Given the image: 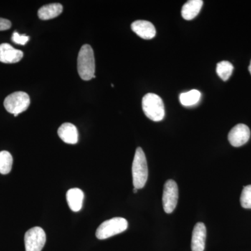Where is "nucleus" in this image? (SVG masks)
I'll return each mask as SVG.
<instances>
[{
    "label": "nucleus",
    "mask_w": 251,
    "mask_h": 251,
    "mask_svg": "<svg viewBox=\"0 0 251 251\" xmlns=\"http://www.w3.org/2000/svg\"><path fill=\"white\" fill-rule=\"evenodd\" d=\"M77 72L83 80L95 77V59L93 49L88 44L82 46L77 56Z\"/></svg>",
    "instance_id": "f257e3e1"
},
{
    "label": "nucleus",
    "mask_w": 251,
    "mask_h": 251,
    "mask_svg": "<svg viewBox=\"0 0 251 251\" xmlns=\"http://www.w3.org/2000/svg\"><path fill=\"white\" fill-rule=\"evenodd\" d=\"M133 184L137 189L143 188L148 178V167L146 156L141 148H137L132 166Z\"/></svg>",
    "instance_id": "f03ea898"
},
{
    "label": "nucleus",
    "mask_w": 251,
    "mask_h": 251,
    "mask_svg": "<svg viewBox=\"0 0 251 251\" xmlns=\"http://www.w3.org/2000/svg\"><path fill=\"white\" fill-rule=\"evenodd\" d=\"M143 110L145 115L153 122H160L165 117L163 100L156 94L149 93L143 97Z\"/></svg>",
    "instance_id": "7ed1b4c3"
},
{
    "label": "nucleus",
    "mask_w": 251,
    "mask_h": 251,
    "mask_svg": "<svg viewBox=\"0 0 251 251\" xmlns=\"http://www.w3.org/2000/svg\"><path fill=\"white\" fill-rule=\"evenodd\" d=\"M128 228V221L122 217L107 220L99 226L96 236L100 240L108 239L125 232Z\"/></svg>",
    "instance_id": "20e7f679"
},
{
    "label": "nucleus",
    "mask_w": 251,
    "mask_h": 251,
    "mask_svg": "<svg viewBox=\"0 0 251 251\" xmlns=\"http://www.w3.org/2000/svg\"><path fill=\"white\" fill-rule=\"evenodd\" d=\"M30 99L26 92H16L10 94L4 101V108L9 113L17 117L29 108Z\"/></svg>",
    "instance_id": "39448f33"
},
{
    "label": "nucleus",
    "mask_w": 251,
    "mask_h": 251,
    "mask_svg": "<svg viewBox=\"0 0 251 251\" xmlns=\"http://www.w3.org/2000/svg\"><path fill=\"white\" fill-rule=\"evenodd\" d=\"M46 242V232L40 227H32L25 234L26 251H41Z\"/></svg>",
    "instance_id": "423d86ee"
},
{
    "label": "nucleus",
    "mask_w": 251,
    "mask_h": 251,
    "mask_svg": "<svg viewBox=\"0 0 251 251\" xmlns=\"http://www.w3.org/2000/svg\"><path fill=\"white\" fill-rule=\"evenodd\" d=\"M179 198L178 186L174 180H168L163 188V206L167 214H171L176 208Z\"/></svg>",
    "instance_id": "0eeeda50"
},
{
    "label": "nucleus",
    "mask_w": 251,
    "mask_h": 251,
    "mask_svg": "<svg viewBox=\"0 0 251 251\" xmlns=\"http://www.w3.org/2000/svg\"><path fill=\"white\" fill-rule=\"evenodd\" d=\"M251 137V130L247 125L239 124L236 125L229 131V143L235 148L242 146L249 141Z\"/></svg>",
    "instance_id": "6e6552de"
},
{
    "label": "nucleus",
    "mask_w": 251,
    "mask_h": 251,
    "mask_svg": "<svg viewBox=\"0 0 251 251\" xmlns=\"http://www.w3.org/2000/svg\"><path fill=\"white\" fill-rule=\"evenodd\" d=\"M23 57V52L15 49L9 44H0V62L5 64H15L20 62Z\"/></svg>",
    "instance_id": "1a4fd4ad"
},
{
    "label": "nucleus",
    "mask_w": 251,
    "mask_h": 251,
    "mask_svg": "<svg viewBox=\"0 0 251 251\" xmlns=\"http://www.w3.org/2000/svg\"><path fill=\"white\" fill-rule=\"evenodd\" d=\"M132 30L142 39L150 40L156 36V29L152 23L147 21H135L131 24Z\"/></svg>",
    "instance_id": "9d476101"
},
{
    "label": "nucleus",
    "mask_w": 251,
    "mask_h": 251,
    "mask_svg": "<svg viewBox=\"0 0 251 251\" xmlns=\"http://www.w3.org/2000/svg\"><path fill=\"white\" fill-rule=\"evenodd\" d=\"M206 229L203 223H198L195 226L191 240L192 251H204L205 248Z\"/></svg>",
    "instance_id": "9b49d317"
},
{
    "label": "nucleus",
    "mask_w": 251,
    "mask_h": 251,
    "mask_svg": "<svg viewBox=\"0 0 251 251\" xmlns=\"http://www.w3.org/2000/svg\"><path fill=\"white\" fill-rule=\"evenodd\" d=\"M57 133L61 140L65 143L75 145L78 142V131L75 126L72 124H63L57 130Z\"/></svg>",
    "instance_id": "f8f14e48"
},
{
    "label": "nucleus",
    "mask_w": 251,
    "mask_h": 251,
    "mask_svg": "<svg viewBox=\"0 0 251 251\" xmlns=\"http://www.w3.org/2000/svg\"><path fill=\"white\" fill-rule=\"evenodd\" d=\"M67 201L69 208L74 212H77L82 207L84 201L83 191L77 188L69 190L67 193Z\"/></svg>",
    "instance_id": "ddd939ff"
},
{
    "label": "nucleus",
    "mask_w": 251,
    "mask_h": 251,
    "mask_svg": "<svg viewBox=\"0 0 251 251\" xmlns=\"http://www.w3.org/2000/svg\"><path fill=\"white\" fill-rule=\"evenodd\" d=\"M202 0H190L183 6L181 16L186 21H191L196 17L202 9Z\"/></svg>",
    "instance_id": "4468645a"
},
{
    "label": "nucleus",
    "mask_w": 251,
    "mask_h": 251,
    "mask_svg": "<svg viewBox=\"0 0 251 251\" xmlns=\"http://www.w3.org/2000/svg\"><path fill=\"white\" fill-rule=\"evenodd\" d=\"M63 11V6L59 3H52L42 6L38 11V16L41 20L47 21L57 17Z\"/></svg>",
    "instance_id": "2eb2a0df"
},
{
    "label": "nucleus",
    "mask_w": 251,
    "mask_h": 251,
    "mask_svg": "<svg viewBox=\"0 0 251 251\" xmlns=\"http://www.w3.org/2000/svg\"><path fill=\"white\" fill-rule=\"evenodd\" d=\"M201 98V93L197 90H193L189 92H184L180 94L179 100L184 106H191L196 105Z\"/></svg>",
    "instance_id": "dca6fc26"
},
{
    "label": "nucleus",
    "mask_w": 251,
    "mask_h": 251,
    "mask_svg": "<svg viewBox=\"0 0 251 251\" xmlns=\"http://www.w3.org/2000/svg\"><path fill=\"white\" fill-rule=\"evenodd\" d=\"M13 165V157L7 151H0V173L9 174Z\"/></svg>",
    "instance_id": "f3484780"
},
{
    "label": "nucleus",
    "mask_w": 251,
    "mask_h": 251,
    "mask_svg": "<svg viewBox=\"0 0 251 251\" xmlns=\"http://www.w3.org/2000/svg\"><path fill=\"white\" fill-rule=\"evenodd\" d=\"M234 70V67L230 62L227 61H222L218 63L216 67V73L224 81L228 80L232 75Z\"/></svg>",
    "instance_id": "a211bd4d"
},
{
    "label": "nucleus",
    "mask_w": 251,
    "mask_h": 251,
    "mask_svg": "<svg viewBox=\"0 0 251 251\" xmlns=\"http://www.w3.org/2000/svg\"><path fill=\"white\" fill-rule=\"evenodd\" d=\"M241 204L245 209H251V185L244 186L240 198Z\"/></svg>",
    "instance_id": "6ab92c4d"
},
{
    "label": "nucleus",
    "mask_w": 251,
    "mask_h": 251,
    "mask_svg": "<svg viewBox=\"0 0 251 251\" xmlns=\"http://www.w3.org/2000/svg\"><path fill=\"white\" fill-rule=\"evenodd\" d=\"M11 40L15 44L24 46L29 41V36L26 35V34H20L17 31H14L12 37H11Z\"/></svg>",
    "instance_id": "aec40b11"
},
{
    "label": "nucleus",
    "mask_w": 251,
    "mask_h": 251,
    "mask_svg": "<svg viewBox=\"0 0 251 251\" xmlns=\"http://www.w3.org/2000/svg\"><path fill=\"white\" fill-rule=\"evenodd\" d=\"M11 27V23L9 20L0 18V31H5Z\"/></svg>",
    "instance_id": "412c9836"
},
{
    "label": "nucleus",
    "mask_w": 251,
    "mask_h": 251,
    "mask_svg": "<svg viewBox=\"0 0 251 251\" xmlns=\"http://www.w3.org/2000/svg\"><path fill=\"white\" fill-rule=\"evenodd\" d=\"M138 189H137V188H134V189H133V192L137 193V191H138Z\"/></svg>",
    "instance_id": "4be33fe9"
},
{
    "label": "nucleus",
    "mask_w": 251,
    "mask_h": 251,
    "mask_svg": "<svg viewBox=\"0 0 251 251\" xmlns=\"http://www.w3.org/2000/svg\"><path fill=\"white\" fill-rule=\"evenodd\" d=\"M249 68H250V69H251V62L250 66H249Z\"/></svg>",
    "instance_id": "5701e85b"
}]
</instances>
